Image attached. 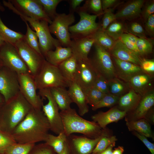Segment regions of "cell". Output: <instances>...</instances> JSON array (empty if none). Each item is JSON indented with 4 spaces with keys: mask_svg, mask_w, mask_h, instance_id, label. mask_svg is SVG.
Returning <instances> with one entry per match:
<instances>
[{
    "mask_svg": "<svg viewBox=\"0 0 154 154\" xmlns=\"http://www.w3.org/2000/svg\"><path fill=\"white\" fill-rule=\"evenodd\" d=\"M49 130L48 122L42 111L32 107L12 135L17 143L36 144L45 141Z\"/></svg>",
    "mask_w": 154,
    "mask_h": 154,
    "instance_id": "6da1fadb",
    "label": "cell"
},
{
    "mask_svg": "<svg viewBox=\"0 0 154 154\" xmlns=\"http://www.w3.org/2000/svg\"><path fill=\"white\" fill-rule=\"evenodd\" d=\"M20 92L0 106V130L12 134L32 108Z\"/></svg>",
    "mask_w": 154,
    "mask_h": 154,
    "instance_id": "7a4b0ae2",
    "label": "cell"
},
{
    "mask_svg": "<svg viewBox=\"0 0 154 154\" xmlns=\"http://www.w3.org/2000/svg\"><path fill=\"white\" fill-rule=\"evenodd\" d=\"M64 127V133L67 137L74 133H79L90 138L102 135L104 129L96 122L84 119L76 110L71 107L60 112Z\"/></svg>",
    "mask_w": 154,
    "mask_h": 154,
    "instance_id": "3957f363",
    "label": "cell"
},
{
    "mask_svg": "<svg viewBox=\"0 0 154 154\" xmlns=\"http://www.w3.org/2000/svg\"><path fill=\"white\" fill-rule=\"evenodd\" d=\"M3 3L4 6L19 16L23 21L29 23L37 34L40 50L44 58L48 51L53 50L56 47L61 45L58 40L54 38L51 35L48 22L36 20L24 15L15 8L9 0L3 1Z\"/></svg>",
    "mask_w": 154,
    "mask_h": 154,
    "instance_id": "277c9868",
    "label": "cell"
},
{
    "mask_svg": "<svg viewBox=\"0 0 154 154\" xmlns=\"http://www.w3.org/2000/svg\"><path fill=\"white\" fill-rule=\"evenodd\" d=\"M37 89L69 87L70 82L62 76L57 66L45 59L40 70L34 77Z\"/></svg>",
    "mask_w": 154,
    "mask_h": 154,
    "instance_id": "5b68a950",
    "label": "cell"
},
{
    "mask_svg": "<svg viewBox=\"0 0 154 154\" xmlns=\"http://www.w3.org/2000/svg\"><path fill=\"white\" fill-rule=\"evenodd\" d=\"M39 95L46 98L48 103L42 106V111L48 122L50 130L58 135L64 132L63 125L59 108L49 88L39 90Z\"/></svg>",
    "mask_w": 154,
    "mask_h": 154,
    "instance_id": "8992f818",
    "label": "cell"
},
{
    "mask_svg": "<svg viewBox=\"0 0 154 154\" xmlns=\"http://www.w3.org/2000/svg\"><path fill=\"white\" fill-rule=\"evenodd\" d=\"M76 11L80 19L78 23L69 27L71 38L90 36L100 27L96 22L97 15L90 14L81 7H79Z\"/></svg>",
    "mask_w": 154,
    "mask_h": 154,
    "instance_id": "52a82bcc",
    "label": "cell"
},
{
    "mask_svg": "<svg viewBox=\"0 0 154 154\" xmlns=\"http://www.w3.org/2000/svg\"><path fill=\"white\" fill-rule=\"evenodd\" d=\"M75 20L73 13H57L49 26L50 33L54 35L61 45L65 47L70 46L71 40L69 28Z\"/></svg>",
    "mask_w": 154,
    "mask_h": 154,
    "instance_id": "ba28073f",
    "label": "cell"
},
{
    "mask_svg": "<svg viewBox=\"0 0 154 154\" xmlns=\"http://www.w3.org/2000/svg\"><path fill=\"white\" fill-rule=\"evenodd\" d=\"M95 53L90 60L98 74L108 81L117 78L114 64L109 51L100 46L94 44Z\"/></svg>",
    "mask_w": 154,
    "mask_h": 154,
    "instance_id": "9c48e42d",
    "label": "cell"
},
{
    "mask_svg": "<svg viewBox=\"0 0 154 154\" xmlns=\"http://www.w3.org/2000/svg\"><path fill=\"white\" fill-rule=\"evenodd\" d=\"M0 59L3 66L18 74L29 73L15 45L5 42L0 48Z\"/></svg>",
    "mask_w": 154,
    "mask_h": 154,
    "instance_id": "30bf717a",
    "label": "cell"
},
{
    "mask_svg": "<svg viewBox=\"0 0 154 154\" xmlns=\"http://www.w3.org/2000/svg\"><path fill=\"white\" fill-rule=\"evenodd\" d=\"M15 46L27 67L29 73L34 78L41 68L44 58L29 47L24 38L17 42Z\"/></svg>",
    "mask_w": 154,
    "mask_h": 154,
    "instance_id": "8fae6325",
    "label": "cell"
},
{
    "mask_svg": "<svg viewBox=\"0 0 154 154\" xmlns=\"http://www.w3.org/2000/svg\"><path fill=\"white\" fill-rule=\"evenodd\" d=\"M18 76L20 93L33 108L41 110L43 100L37 93L33 76L29 73L18 74Z\"/></svg>",
    "mask_w": 154,
    "mask_h": 154,
    "instance_id": "7c38bea8",
    "label": "cell"
},
{
    "mask_svg": "<svg viewBox=\"0 0 154 154\" xmlns=\"http://www.w3.org/2000/svg\"><path fill=\"white\" fill-rule=\"evenodd\" d=\"M20 92L18 74L3 66L0 70V93L6 102Z\"/></svg>",
    "mask_w": 154,
    "mask_h": 154,
    "instance_id": "4fadbf2b",
    "label": "cell"
},
{
    "mask_svg": "<svg viewBox=\"0 0 154 154\" xmlns=\"http://www.w3.org/2000/svg\"><path fill=\"white\" fill-rule=\"evenodd\" d=\"M98 74L89 58L78 60L74 81L85 92L93 87Z\"/></svg>",
    "mask_w": 154,
    "mask_h": 154,
    "instance_id": "5bb4252c",
    "label": "cell"
},
{
    "mask_svg": "<svg viewBox=\"0 0 154 154\" xmlns=\"http://www.w3.org/2000/svg\"><path fill=\"white\" fill-rule=\"evenodd\" d=\"M9 0L24 15L36 20L46 21L50 24L52 23V21L37 0Z\"/></svg>",
    "mask_w": 154,
    "mask_h": 154,
    "instance_id": "9a60e30c",
    "label": "cell"
},
{
    "mask_svg": "<svg viewBox=\"0 0 154 154\" xmlns=\"http://www.w3.org/2000/svg\"><path fill=\"white\" fill-rule=\"evenodd\" d=\"M108 134L106 129L101 135L95 138L72 134L67 137V142L69 148H73L76 154H90L101 138Z\"/></svg>",
    "mask_w": 154,
    "mask_h": 154,
    "instance_id": "2e32d148",
    "label": "cell"
},
{
    "mask_svg": "<svg viewBox=\"0 0 154 154\" xmlns=\"http://www.w3.org/2000/svg\"><path fill=\"white\" fill-rule=\"evenodd\" d=\"M117 78L127 82L133 77L144 72L141 67L131 62L112 56Z\"/></svg>",
    "mask_w": 154,
    "mask_h": 154,
    "instance_id": "e0dca14e",
    "label": "cell"
},
{
    "mask_svg": "<svg viewBox=\"0 0 154 154\" xmlns=\"http://www.w3.org/2000/svg\"><path fill=\"white\" fill-rule=\"evenodd\" d=\"M110 51L112 56L140 66L143 59L127 48L120 39L116 41Z\"/></svg>",
    "mask_w": 154,
    "mask_h": 154,
    "instance_id": "ac0fdd59",
    "label": "cell"
},
{
    "mask_svg": "<svg viewBox=\"0 0 154 154\" xmlns=\"http://www.w3.org/2000/svg\"><path fill=\"white\" fill-rule=\"evenodd\" d=\"M68 90L72 103L78 108L79 114L83 116L89 111L85 92L75 81L70 82Z\"/></svg>",
    "mask_w": 154,
    "mask_h": 154,
    "instance_id": "d6986e66",
    "label": "cell"
},
{
    "mask_svg": "<svg viewBox=\"0 0 154 154\" xmlns=\"http://www.w3.org/2000/svg\"><path fill=\"white\" fill-rule=\"evenodd\" d=\"M94 43V39L90 37L74 38L71 40L70 47L77 60H87Z\"/></svg>",
    "mask_w": 154,
    "mask_h": 154,
    "instance_id": "ffe728a7",
    "label": "cell"
},
{
    "mask_svg": "<svg viewBox=\"0 0 154 154\" xmlns=\"http://www.w3.org/2000/svg\"><path fill=\"white\" fill-rule=\"evenodd\" d=\"M127 114L126 112L120 110L117 108L113 107L106 112H99L91 117L93 121L104 129H106L108 124L118 121L125 117Z\"/></svg>",
    "mask_w": 154,
    "mask_h": 154,
    "instance_id": "44dd1931",
    "label": "cell"
},
{
    "mask_svg": "<svg viewBox=\"0 0 154 154\" xmlns=\"http://www.w3.org/2000/svg\"><path fill=\"white\" fill-rule=\"evenodd\" d=\"M153 76L143 72L132 77L128 82L131 89L143 96L153 90Z\"/></svg>",
    "mask_w": 154,
    "mask_h": 154,
    "instance_id": "7402d4cb",
    "label": "cell"
},
{
    "mask_svg": "<svg viewBox=\"0 0 154 154\" xmlns=\"http://www.w3.org/2000/svg\"><path fill=\"white\" fill-rule=\"evenodd\" d=\"M154 104V92L153 90L142 97L137 106L126 121L145 119Z\"/></svg>",
    "mask_w": 154,
    "mask_h": 154,
    "instance_id": "603a6c76",
    "label": "cell"
},
{
    "mask_svg": "<svg viewBox=\"0 0 154 154\" xmlns=\"http://www.w3.org/2000/svg\"><path fill=\"white\" fill-rule=\"evenodd\" d=\"M145 2L144 0H133L129 1L115 14L116 19L130 20L139 17Z\"/></svg>",
    "mask_w": 154,
    "mask_h": 154,
    "instance_id": "cb8c5ba5",
    "label": "cell"
},
{
    "mask_svg": "<svg viewBox=\"0 0 154 154\" xmlns=\"http://www.w3.org/2000/svg\"><path fill=\"white\" fill-rule=\"evenodd\" d=\"M142 97L131 88L127 93L119 97L117 108L127 113L132 112L137 106Z\"/></svg>",
    "mask_w": 154,
    "mask_h": 154,
    "instance_id": "d4e9b609",
    "label": "cell"
},
{
    "mask_svg": "<svg viewBox=\"0 0 154 154\" xmlns=\"http://www.w3.org/2000/svg\"><path fill=\"white\" fill-rule=\"evenodd\" d=\"M72 55L70 47H63L60 45L56 47L54 50L48 51L44 56V58L50 64L58 66Z\"/></svg>",
    "mask_w": 154,
    "mask_h": 154,
    "instance_id": "484cf974",
    "label": "cell"
},
{
    "mask_svg": "<svg viewBox=\"0 0 154 154\" xmlns=\"http://www.w3.org/2000/svg\"><path fill=\"white\" fill-rule=\"evenodd\" d=\"M49 89L60 111L66 110L70 108L72 102L66 88L57 87Z\"/></svg>",
    "mask_w": 154,
    "mask_h": 154,
    "instance_id": "4316f807",
    "label": "cell"
},
{
    "mask_svg": "<svg viewBox=\"0 0 154 154\" xmlns=\"http://www.w3.org/2000/svg\"><path fill=\"white\" fill-rule=\"evenodd\" d=\"M78 66V60L73 55L58 66L63 77L70 82L74 81Z\"/></svg>",
    "mask_w": 154,
    "mask_h": 154,
    "instance_id": "83f0119b",
    "label": "cell"
},
{
    "mask_svg": "<svg viewBox=\"0 0 154 154\" xmlns=\"http://www.w3.org/2000/svg\"><path fill=\"white\" fill-rule=\"evenodd\" d=\"M126 121V125L129 131H135L146 137L153 139L150 125L145 119Z\"/></svg>",
    "mask_w": 154,
    "mask_h": 154,
    "instance_id": "f1b7e54d",
    "label": "cell"
},
{
    "mask_svg": "<svg viewBox=\"0 0 154 154\" xmlns=\"http://www.w3.org/2000/svg\"><path fill=\"white\" fill-rule=\"evenodd\" d=\"M94 40V44L110 51L112 48L116 41L115 40L101 27L90 36Z\"/></svg>",
    "mask_w": 154,
    "mask_h": 154,
    "instance_id": "f546056e",
    "label": "cell"
},
{
    "mask_svg": "<svg viewBox=\"0 0 154 154\" xmlns=\"http://www.w3.org/2000/svg\"><path fill=\"white\" fill-rule=\"evenodd\" d=\"M108 81L109 93L119 97L127 93L131 89L128 82L118 78H114Z\"/></svg>",
    "mask_w": 154,
    "mask_h": 154,
    "instance_id": "4dcf8cb0",
    "label": "cell"
},
{
    "mask_svg": "<svg viewBox=\"0 0 154 154\" xmlns=\"http://www.w3.org/2000/svg\"><path fill=\"white\" fill-rule=\"evenodd\" d=\"M67 139V137L64 132L56 136L48 133L44 142L52 147L57 154H60L64 150Z\"/></svg>",
    "mask_w": 154,
    "mask_h": 154,
    "instance_id": "1f68e13d",
    "label": "cell"
},
{
    "mask_svg": "<svg viewBox=\"0 0 154 154\" xmlns=\"http://www.w3.org/2000/svg\"><path fill=\"white\" fill-rule=\"evenodd\" d=\"M0 36L5 42L15 45L18 41L24 38L25 35L8 27L2 21L0 16Z\"/></svg>",
    "mask_w": 154,
    "mask_h": 154,
    "instance_id": "d6a6232c",
    "label": "cell"
},
{
    "mask_svg": "<svg viewBox=\"0 0 154 154\" xmlns=\"http://www.w3.org/2000/svg\"><path fill=\"white\" fill-rule=\"evenodd\" d=\"M35 144L16 142L9 146L1 154H29Z\"/></svg>",
    "mask_w": 154,
    "mask_h": 154,
    "instance_id": "836d02e7",
    "label": "cell"
},
{
    "mask_svg": "<svg viewBox=\"0 0 154 154\" xmlns=\"http://www.w3.org/2000/svg\"><path fill=\"white\" fill-rule=\"evenodd\" d=\"M24 21L27 27V31L24 38L25 41L29 47L42 56L40 50L37 34L31 29L27 22Z\"/></svg>",
    "mask_w": 154,
    "mask_h": 154,
    "instance_id": "e575fe53",
    "label": "cell"
},
{
    "mask_svg": "<svg viewBox=\"0 0 154 154\" xmlns=\"http://www.w3.org/2000/svg\"><path fill=\"white\" fill-rule=\"evenodd\" d=\"M40 4L47 15L52 21L57 13L56 7L62 0H37Z\"/></svg>",
    "mask_w": 154,
    "mask_h": 154,
    "instance_id": "d590c367",
    "label": "cell"
},
{
    "mask_svg": "<svg viewBox=\"0 0 154 154\" xmlns=\"http://www.w3.org/2000/svg\"><path fill=\"white\" fill-rule=\"evenodd\" d=\"M125 29L123 25L116 21L110 24L105 30L106 33L116 41L119 39L123 33Z\"/></svg>",
    "mask_w": 154,
    "mask_h": 154,
    "instance_id": "8d00e7d4",
    "label": "cell"
},
{
    "mask_svg": "<svg viewBox=\"0 0 154 154\" xmlns=\"http://www.w3.org/2000/svg\"><path fill=\"white\" fill-rule=\"evenodd\" d=\"M117 139L115 136L109 134L104 135L100 140L92 151V154H98L102 152L110 145L115 143Z\"/></svg>",
    "mask_w": 154,
    "mask_h": 154,
    "instance_id": "74e56055",
    "label": "cell"
},
{
    "mask_svg": "<svg viewBox=\"0 0 154 154\" xmlns=\"http://www.w3.org/2000/svg\"><path fill=\"white\" fill-rule=\"evenodd\" d=\"M136 44L140 55L143 58L153 51V43L147 38H137Z\"/></svg>",
    "mask_w": 154,
    "mask_h": 154,
    "instance_id": "f35d334b",
    "label": "cell"
},
{
    "mask_svg": "<svg viewBox=\"0 0 154 154\" xmlns=\"http://www.w3.org/2000/svg\"><path fill=\"white\" fill-rule=\"evenodd\" d=\"M119 97L110 93L106 94L97 103L92 106L94 111L104 107L112 106L118 103Z\"/></svg>",
    "mask_w": 154,
    "mask_h": 154,
    "instance_id": "ab89813d",
    "label": "cell"
},
{
    "mask_svg": "<svg viewBox=\"0 0 154 154\" xmlns=\"http://www.w3.org/2000/svg\"><path fill=\"white\" fill-rule=\"evenodd\" d=\"M88 104L92 106L99 102L106 94L93 87L85 92Z\"/></svg>",
    "mask_w": 154,
    "mask_h": 154,
    "instance_id": "60d3db41",
    "label": "cell"
},
{
    "mask_svg": "<svg viewBox=\"0 0 154 154\" xmlns=\"http://www.w3.org/2000/svg\"><path fill=\"white\" fill-rule=\"evenodd\" d=\"M81 8L86 11H90L98 16L104 13L101 0H90L86 1Z\"/></svg>",
    "mask_w": 154,
    "mask_h": 154,
    "instance_id": "b9f144b4",
    "label": "cell"
},
{
    "mask_svg": "<svg viewBox=\"0 0 154 154\" xmlns=\"http://www.w3.org/2000/svg\"><path fill=\"white\" fill-rule=\"evenodd\" d=\"M137 38L127 33H123L119 39L127 48L143 58L140 56L136 46V42Z\"/></svg>",
    "mask_w": 154,
    "mask_h": 154,
    "instance_id": "7bdbcfd3",
    "label": "cell"
},
{
    "mask_svg": "<svg viewBox=\"0 0 154 154\" xmlns=\"http://www.w3.org/2000/svg\"><path fill=\"white\" fill-rule=\"evenodd\" d=\"M12 134L0 130V153L9 146L16 143Z\"/></svg>",
    "mask_w": 154,
    "mask_h": 154,
    "instance_id": "ee69618b",
    "label": "cell"
},
{
    "mask_svg": "<svg viewBox=\"0 0 154 154\" xmlns=\"http://www.w3.org/2000/svg\"><path fill=\"white\" fill-rule=\"evenodd\" d=\"M128 33L139 38H147L145 31L142 26L137 22L131 23L127 27Z\"/></svg>",
    "mask_w": 154,
    "mask_h": 154,
    "instance_id": "f6af8a7d",
    "label": "cell"
},
{
    "mask_svg": "<svg viewBox=\"0 0 154 154\" xmlns=\"http://www.w3.org/2000/svg\"><path fill=\"white\" fill-rule=\"evenodd\" d=\"M29 154H57L45 142L35 144Z\"/></svg>",
    "mask_w": 154,
    "mask_h": 154,
    "instance_id": "bcb514c9",
    "label": "cell"
},
{
    "mask_svg": "<svg viewBox=\"0 0 154 154\" xmlns=\"http://www.w3.org/2000/svg\"><path fill=\"white\" fill-rule=\"evenodd\" d=\"M93 87L104 94L109 93L108 81L99 74Z\"/></svg>",
    "mask_w": 154,
    "mask_h": 154,
    "instance_id": "7dc6e473",
    "label": "cell"
},
{
    "mask_svg": "<svg viewBox=\"0 0 154 154\" xmlns=\"http://www.w3.org/2000/svg\"><path fill=\"white\" fill-rule=\"evenodd\" d=\"M144 73L153 76L154 73V60L153 59L143 58L140 66Z\"/></svg>",
    "mask_w": 154,
    "mask_h": 154,
    "instance_id": "c3c4849f",
    "label": "cell"
},
{
    "mask_svg": "<svg viewBox=\"0 0 154 154\" xmlns=\"http://www.w3.org/2000/svg\"><path fill=\"white\" fill-rule=\"evenodd\" d=\"M104 14L101 28L105 31L110 24L117 19L115 14L110 11L107 10L104 12Z\"/></svg>",
    "mask_w": 154,
    "mask_h": 154,
    "instance_id": "681fc988",
    "label": "cell"
},
{
    "mask_svg": "<svg viewBox=\"0 0 154 154\" xmlns=\"http://www.w3.org/2000/svg\"><path fill=\"white\" fill-rule=\"evenodd\" d=\"M133 133L149 149L151 154H154V144L150 142L144 135L135 131H133Z\"/></svg>",
    "mask_w": 154,
    "mask_h": 154,
    "instance_id": "f907efd6",
    "label": "cell"
},
{
    "mask_svg": "<svg viewBox=\"0 0 154 154\" xmlns=\"http://www.w3.org/2000/svg\"><path fill=\"white\" fill-rule=\"evenodd\" d=\"M141 13L144 20L146 21L149 17L154 14V1L150 2L147 3Z\"/></svg>",
    "mask_w": 154,
    "mask_h": 154,
    "instance_id": "816d5d0a",
    "label": "cell"
},
{
    "mask_svg": "<svg viewBox=\"0 0 154 154\" xmlns=\"http://www.w3.org/2000/svg\"><path fill=\"white\" fill-rule=\"evenodd\" d=\"M146 31L150 36L154 34V14L151 15L146 21L145 25Z\"/></svg>",
    "mask_w": 154,
    "mask_h": 154,
    "instance_id": "f5cc1de1",
    "label": "cell"
},
{
    "mask_svg": "<svg viewBox=\"0 0 154 154\" xmlns=\"http://www.w3.org/2000/svg\"><path fill=\"white\" fill-rule=\"evenodd\" d=\"M101 1L104 12L107 10L108 8L116 5L119 2V1L117 0H102Z\"/></svg>",
    "mask_w": 154,
    "mask_h": 154,
    "instance_id": "db71d44e",
    "label": "cell"
},
{
    "mask_svg": "<svg viewBox=\"0 0 154 154\" xmlns=\"http://www.w3.org/2000/svg\"><path fill=\"white\" fill-rule=\"evenodd\" d=\"M84 1V0H71L70 1V12L73 13L79 7L80 4Z\"/></svg>",
    "mask_w": 154,
    "mask_h": 154,
    "instance_id": "11a10c76",
    "label": "cell"
},
{
    "mask_svg": "<svg viewBox=\"0 0 154 154\" xmlns=\"http://www.w3.org/2000/svg\"><path fill=\"white\" fill-rule=\"evenodd\" d=\"M115 143L110 145L105 150L99 154H113L112 148Z\"/></svg>",
    "mask_w": 154,
    "mask_h": 154,
    "instance_id": "9f6ffc18",
    "label": "cell"
},
{
    "mask_svg": "<svg viewBox=\"0 0 154 154\" xmlns=\"http://www.w3.org/2000/svg\"><path fill=\"white\" fill-rule=\"evenodd\" d=\"M123 151L122 147L119 146L113 151V154H122Z\"/></svg>",
    "mask_w": 154,
    "mask_h": 154,
    "instance_id": "6f0895ef",
    "label": "cell"
},
{
    "mask_svg": "<svg viewBox=\"0 0 154 154\" xmlns=\"http://www.w3.org/2000/svg\"><path fill=\"white\" fill-rule=\"evenodd\" d=\"M60 154H70L69 149L67 143V141L64 150Z\"/></svg>",
    "mask_w": 154,
    "mask_h": 154,
    "instance_id": "680465c9",
    "label": "cell"
},
{
    "mask_svg": "<svg viewBox=\"0 0 154 154\" xmlns=\"http://www.w3.org/2000/svg\"><path fill=\"white\" fill-rule=\"evenodd\" d=\"M5 102L4 98L0 93V106L2 105Z\"/></svg>",
    "mask_w": 154,
    "mask_h": 154,
    "instance_id": "91938a15",
    "label": "cell"
},
{
    "mask_svg": "<svg viewBox=\"0 0 154 154\" xmlns=\"http://www.w3.org/2000/svg\"><path fill=\"white\" fill-rule=\"evenodd\" d=\"M5 41L2 37L0 36V48L4 44Z\"/></svg>",
    "mask_w": 154,
    "mask_h": 154,
    "instance_id": "94428289",
    "label": "cell"
},
{
    "mask_svg": "<svg viewBox=\"0 0 154 154\" xmlns=\"http://www.w3.org/2000/svg\"><path fill=\"white\" fill-rule=\"evenodd\" d=\"M5 10V9L4 7L0 2V11H3Z\"/></svg>",
    "mask_w": 154,
    "mask_h": 154,
    "instance_id": "6125c7cd",
    "label": "cell"
},
{
    "mask_svg": "<svg viewBox=\"0 0 154 154\" xmlns=\"http://www.w3.org/2000/svg\"><path fill=\"white\" fill-rule=\"evenodd\" d=\"M3 64L2 63L1 60L0 59V70L1 69V68L3 67Z\"/></svg>",
    "mask_w": 154,
    "mask_h": 154,
    "instance_id": "be15d7a7",
    "label": "cell"
},
{
    "mask_svg": "<svg viewBox=\"0 0 154 154\" xmlns=\"http://www.w3.org/2000/svg\"><path fill=\"white\" fill-rule=\"evenodd\" d=\"M0 154H1V153H0Z\"/></svg>",
    "mask_w": 154,
    "mask_h": 154,
    "instance_id": "e7e4bbea",
    "label": "cell"
}]
</instances>
